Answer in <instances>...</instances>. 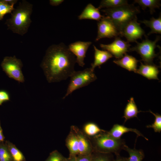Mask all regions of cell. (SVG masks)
Returning a JSON list of instances; mask_svg holds the SVG:
<instances>
[{
    "label": "cell",
    "mask_w": 161,
    "mask_h": 161,
    "mask_svg": "<svg viewBox=\"0 0 161 161\" xmlns=\"http://www.w3.org/2000/svg\"><path fill=\"white\" fill-rule=\"evenodd\" d=\"M75 56L68 47L61 43L50 46L41 64L49 83L59 82L69 77L75 71Z\"/></svg>",
    "instance_id": "cell-1"
},
{
    "label": "cell",
    "mask_w": 161,
    "mask_h": 161,
    "mask_svg": "<svg viewBox=\"0 0 161 161\" xmlns=\"http://www.w3.org/2000/svg\"><path fill=\"white\" fill-rule=\"evenodd\" d=\"M33 5L26 0L20 2L11 13L5 24L13 33L23 36L26 33L32 22Z\"/></svg>",
    "instance_id": "cell-2"
},
{
    "label": "cell",
    "mask_w": 161,
    "mask_h": 161,
    "mask_svg": "<svg viewBox=\"0 0 161 161\" xmlns=\"http://www.w3.org/2000/svg\"><path fill=\"white\" fill-rule=\"evenodd\" d=\"M101 11L111 20L119 31L120 36L124 27L131 21L137 18V14L140 13L139 7L129 4L114 8H106Z\"/></svg>",
    "instance_id": "cell-3"
},
{
    "label": "cell",
    "mask_w": 161,
    "mask_h": 161,
    "mask_svg": "<svg viewBox=\"0 0 161 161\" xmlns=\"http://www.w3.org/2000/svg\"><path fill=\"white\" fill-rule=\"evenodd\" d=\"M93 138L94 151L100 152L113 153L117 155L119 154L126 145L124 140L115 139L106 131L93 137Z\"/></svg>",
    "instance_id": "cell-4"
},
{
    "label": "cell",
    "mask_w": 161,
    "mask_h": 161,
    "mask_svg": "<svg viewBox=\"0 0 161 161\" xmlns=\"http://www.w3.org/2000/svg\"><path fill=\"white\" fill-rule=\"evenodd\" d=\"M94 70L90 67L82 71H75L69 77L70 82L66 94L63 98L65 99L75 90L87 86L95 80L97 77Z\"/></svg>",
    "instance_id": "cell-5"
},
{
    "label": "cell",
    "mask_w": 161,
    "mask_h": 161,
    "mask_svg": "<svg viewBox=\"0 0 161 161\" xmlns=\"http://www.w3.org/2000/svg\"><path fill=\"white\" fill-rule=\"evenodd\" d=\"M146 39L141 43L136 42L137 44L134 47L130 48L129 51H136L142 58V60L146 64H153V61L157 55L155 53V49L157 47L156 43L160 40V36H157L154 41Z\"/></svg>",
    "instance_id": "cell-6"
},
{
    "label": "cell",
    "mask_w": 161,
    "mask_h": 161,
    "mask_svg": "<svg viewBox=\"0 0 161 161\" xmlns=\"http://www.w3.org/2000/svg\"><path fill=\"white\" fill-rule=\"evenodd\" d=\"M23 66L21 60L15 56L5 57L1 63V67L6 75L9 78L20 83L24 81L21 70Z\"/></svg>",
    "instance_id": "cell-7"
},
{
    "label": "cell",
    "mask_w": 161,
    "mask_h": 161,
    "mask_svg": "<svg viewBox=\"0 0 161 161\" xmlns=\"http://www.w3.org/2000/svg\"><path fill=\"white\" fill-rule=\"evenodd\" d=\"M97 34L95 39L97 41L104 38H116L120 36V33L111 20L108 17L103 16L97 21Z\"/></svg>",
    "instance_id": "cell-8"
},
{
    "label": "cell",
    "mask_w": 161,
    "mask_h": 161,
    "mask_svg": "<svg viewBox=\"0 0 161 161\" xmlns=\"http://www.w3.org/2000/svg\"><path fill=\"white\" fill-rule=\"evenodd\" d=\"M131 45L128 41L121 39L119 37L115 38L111 43L107 44H100V47L110 52L115 58H120L127 52H129Z\"/></svg>",
    "instance_id": "cell-9"
},
{
    "label": "cell",
    "mask_w": 161,
    "mask_h": 161,
    "mask_svg": "<svg viewBox=\"0 0 161 161\" xmlns=\"http://www.w3.org/2000/svg\"><path fill=\"white\" fill-rule=\"evenodd\" d=\"M145 32L137 22V18L128 23L124 27L120 33L121 36H124L128 42H136L138 39H141Z\"/></svg>",
    "instance_id": "cell-10"
},
{
    "label": "cell",
    "mask_w": 161,
    "mask_h": 161,
    "mask_svg": "<svg viewBox=\"0 0 161 161\" xmlns=\"http://www.w3.org/2000/svg\"><path fill=\"white\" fill-rule=\"evenodd\" d=\"M92 44L91 41H78L72 43L69 45V49L76 57V62L79 66L83 67L84 65V59L86 53Z\"/></svg>",
    "instance_id": "cell-11"
},
{
    "label": "cell",
    "mask_w": 161,
    "mask_h": 161,
    "mask_svg": "<svg viewBox=\"0 0 161 161\" xmlns=\"http://www.w3.org/2000/svg\"><path fill=\"white\" fill-rule=\"evenodd\" d=\"M75 135L78 143V155L86 156L91 154L94 151L92 146L85 135L78 128L73 126L71 129Z\"/></svg>",
    "instance_id": "cell-12"
},
{
    "label": "cell",
    "mask_w": 161,
    "mask_h": 161,
    "mask_svg": "<svg viewBox=\"0 0 161 161\" xmlns=\"http://www.w3.org/2000/svg\"><path fill=\"white\" fill-rule=\"evenodd\" d=\"M140 65L137 69L136 73L140 74L147 79L159 80L158 75L159 72L157 66L154 64H143L140 62Z\"/></svg>",
    "instance_id": "cell-13"
},
{
    "label": "cell",
    "mask_w": 161,
    "mask_h": 161,
    "mask_svg": "<svg viewBox=\"0 0 161 161\" xmlns=\"http://www.w3.org/2000/svg\"><path fill=\"white\" fill-rule=\"evenodd\" d=\"M129 132H134L138 136L142 137L146 140H148L147 138L137 129L128 128L117 124H114L111 130L109 131H108V133L113 138L119 139H121V137L124 134Z\"/></svg>",
    "instance_id": "cell-14"
},
{
    "label": "cell",
    "mask_w": 161,
    "mask_h": 161,
    "mask_svg": "<svg viewBox=\"0 0 161 161\" xmlns=\"http://www.w3.org/2000/svg\"><path fill=\"white\" fill-rule=\"evenodd\" d=\"M139 61L133 56L125 53L120 58L115 60L113 62L117 65L129 71L136 73Z\"/></svg>",
    "instance_id": "cell-15"
},
{
    "label": "cell",
    "mask_w": 161,
    "mask_h": 161,
    "mask_svg": "<svg viewBox=\"0 0 161 161\" xmlns=\"http://www.w3.org/2000/svg\"><path fill=\"white\" fill-rule=\"evenodd\" d=\"M103 16L102 15L98 8L95 7L91 4H88L81 13L78 16L79 20L89 19L100 20Z\"/></svg>",
    "instance_id": "cell-16"
},
{
    "label": "cell",
    "mask_w": 161,
    "mask_h": 161,
    "mask_svg": "<svg viewBox=\"0 0 161 161\" xmlns=\"http://www.w3.org/2000/svg\"><path fill=\"white\" fill-rule=\"evenodd\" d=\"M94 49V60L91 64V68L94 70L95 68L100 66L106 62L109 59L113 57V55L109 52L106 50H101L98 49L93 45Z\"/></svg>",
    "instance_id": "cell-17"
},
{
    "label": "cell",
    "mask_w": 161,
    "mask_h": 161,
    "mask_svg": "<svg viewBox=\"0 0 161 161\" xmlns=\"http://www.w3.org/2000/svg\"><path fill=\"white\" fill-rule=\"evenodd\" d=\"M139 112L134 98L131 97L124 110L123 117L125 119V122L131 118L137 117V114Z\"/></svg>",
    "instance_id": "cell-18"
},
{
    "label": "cell",
    "mask_w": 161,
    "mask_h": 161,
    "mask_svg": "<svg viewBox=\"0 0 161 161\" xmlns=\"http://www.w3.org/2000/svg\"><path fill=\"white\" fill-rule=\"evenodd\" d=\"M140 21L150 28L151 31L149 32L148 35H149L153 33L161 34V15L160 14L157 18H155L152 17L149 20H144L142 21Z\"/></svg>",
    "instance_id": "cell-19"
},
{
    "label": "cell",
    "mask_w": 161,
    "mask_h": 161,
    "mask_svg": "<svg viewBox=\"0 0 161 161\" xmlns=\"http://www.w3.org/2000/svg\"><path fill=\"white\" fill-rule=\"evenodd\" d=\"M66 145L69 152V155L77 156L78 154V143L76 137L71 130L66 140Z\"/></svg>",
    "instance_id": "cell-20"
},
{
    "label": "cell",
    "mask_w": 161,
    "mask_h": 161,
    "mask_svg": "<svg viewBox=\"0 0 161 161\" xmlns=\"http://www.w3.org/2000/svg\"><path fill=\"white\" fill-rule=\"evenodd\" d=\"M123 150L129 154V156L126 158V161H142L145 155L143 151L141 149H137L135 148H131L125 145Z\"/></svg>",
    "instance_id": "cell-21"
},
{
    "label": "cell",
    "mask_w": 161,
    "mask_h": 161,
    "mask_svg": "<svg viewBox=\"0 0 161 161\" xmlns=\"http://www.w3.org/2000/svg\"><path fill=\"white\" fill-rule=\"evenodd\" d=\"M160 0H135L134 3H137L145 10L147 7L149 8L150 13L152 14L155 12L156 8H159L161 6Z\"/></svg>",
    "instance_id": "cell-22"
},
{
    "label": "cell",
    "mask_w": 161,
    "mask_h": 161,
    "mask_svg": "<svg viewBox=\"0 0 161 161\" xmlns=\"http://www.w3.org/2000/svg\"><path fill=\"white\" fill-rule=\"evenodd\" d=\"M11 156L13 161H24L25 159L22 152L16 146L8 141L5 142Z\"/></svg>",
    "instance_id": "cell-23"
},
{
    "label": "cell",
    "mask_w": 161,
    "mask_h": 161,
    "mask_svg": "<svg viewBox=\"0 0 161 161\" xmlns=\"http://www.w3.org/2000/svg\"><path fill=\"white\" fill-rule=\"evenodd\" d=\"M84 132L87 136L94 137L106 131L101 129L96 124L89 123L86 124L83 128Z\"/></svg>",
    "instance_id": "cell-24"
},
{
    "label": "cell",
    "mask_w": 161,
    "mask_h": 161,
    "mask_svg": "<svg viewBox=\"0 0 161 161\" xmlns=\"http://www.w3.org/2000/svg\"><path fill=\"white\" fill-rule=\"evenodd\" d=\"M128 1L126 0H103L101 1L98 8H114L127 4Z\"/></svg>",
    "instance_id": "cell-25"
},
{
    "label": "cell",
    "mask_w": 161,
    "mask_h": 161,
    "mask_svg": "<svg viewBox=\"0 0 161 161\" xmlns=\"http://www.w3.org/2000/svg\"><path fill=\"white\" fill-rule=\"evenodd\" d=\"M111 153H105L94 151L92 154L91 161H114Z\"/></svg>",
    "instance_id": "cell-26"
},
{
    "label": "cell",
    "mask_w": 161,
    "mask_h": 161,
    "mask_svg": "<svg viewBox=\"0 0 161 161\" xmlns=\"http://www.w3.org/2000/svg\"><path fill=\"white\" fill-rule=\"evenodd\" d=\"M0 161H13L5 143L0 144Z\"/></svg>",
    "instance_id": "cell-27"
},
{
    "label": "cell",
    "mask_w": 161,
    "mask_h": 161,
    "mask_svg": "<svg viewBox=\"0 0 161 161\" xmlns=\"http://www.w3.org/2000/svg\"><path fill=\"white\" fill-rule=\"evenodd\" d=\"M148 112L151 113L155 117L154 122L151 125L146 126L147 128H152L155 132L160 133L161 131V115L158 113H155L149 110Z\"/></svg>",
    "instance_id": "cell-28"
},
{
    "label": "cell",
    "mask_w": 161,
    "mask_h": 161,
    "mask_svg": "<svg viewBox=\"0 0 161 161\" xmlns=\"http://www.w3.org/2000/svg\"><path fill=\"white\" fill-rule=\"evenodd\" d=\"M14 5H10L4 2L3 0H0V20L6 14L11 13L14 9Z\"/></svg>",
    "instance_id": "cell-29"
},
{
    "label": "cell",
    "mask_w": 161,
    "mask_h": 161,
    "mask_svg": "<svg viewBox=\"0 0 161 161\" xmlns=\"http://www.w3.org/2000/svg\"><path fill=\"white\" fill-rule=\"evenodd\" d=\"M64 157L57 151L55 150L51 152L45 161H65Z\"/></svg>",
    "instance_id": "cell-30"
},
{
    "label": "cell",
    "mask_w": 161,
    "mask_h": 161,
    "mask_svg": "<svg viewBox=\"0 0 161 161\" xmlns=\"http://www.w3.org/2000/svg\"><path fill=\"white\" fill-rule=\"evenodd\" d=\"M10 96L8 93L4 90H0V105L4 102L9 100Z\"/></svg>",
    "instance_id": "cell-31"
},
{
    "label": "cell",
    "mask_w": 161,
    "mask_h": 161,
    "mask_svg": "<svg viewBox=\"0 0 161 161\" xmlns=\"http://www.w3.org/2000/svg\"><path fill=\"white\" fill-rule=\"evenodd\" d=\"M92 154L86 156H76V161H91Z\"/></svg>",
    "instance_id": "cell-32"
},
{
    "label": "cell",
    "mask_w": 161,
    "mask_h": 161,
    "mask_svg": "<svg viewBox=\"0 0 161 161\" xmlns=\"http://www.w3.org/2000/svg\"><path fill=\"white\" fill-rule=\"evenodd\" d=\"M63 0H50L49 4L52 6H56L59 5L63 1Z\"/></svg>",
    "instance_id": "cell-33"
},
{
    "label": "cell",
    "mask_w": 161,
    "mask_h": 161,
    "mask_svg": "<svg viewBox=\"0 0 161 161\" xmlns=\"http://www.w3.org/2000/svg\"><path fill=\"white\" fill-rule=\"evenodd\" d=\"M4 139L5 137L3 134L0 123V144L4 142Z\"/></svg>",
    "instance_id": "cell-34"
},
{
    "label": "cell",
    "mask_w": 161,
    "mask_h": 161,
    "mask_svg": "<svg viewBox=\"0 0 161 161\" xmlns=\"http://www.w3.org/2000/svg\"><path fill=\"white\" fill-rule=\"evenodd\" d=\"M116 156L114 161H126V157H122L120 154L116 155Z\"/></svg>",
    "instance_id": "cell-35"
},
{
    "label": "cell",
    "mask_w": 161,
    "mask_h": 161,
    "mask_svg": "<svg viewBox=\"0 0 161 161\" xmlns=\"http://www.w3.org/2000/svg\"><path fill=\"white\" fill-rule=\"evenodd\" d=\"M4 2L10 5H14L18 1L17 0H3Z\"/></svg>",
    "instance_id": "cell-36"
},
{
    "label": "cell",
    "mask_w": 161,
    "mask_h": 161,
    "mask_svg": "<svg viewBox=\"0 0 161 161\" xmlns=\"http://www.w3.org/2000/svg\"><path fill=\"white\" fill-rule=\"evenodd\" d=\"M65 161H76V156L69 155L68 158H66Z\"/></svg>",
    "instance_id": "cell-37"
},
{
    "label": "cell",
    "mask_w": 161,
    "mask_h": 161,
    "mask_svg": "<svg viewBox=\"0 0 161 161\" xmlns=\"http://www.w3.org/2000/svg\"><path fill=\"white\" fill-rule=\"evenodd\" d=\"M26 161V160H25V161Z\"/></svg>",
    "instance_id": "cell-38"
}]
</instances>
